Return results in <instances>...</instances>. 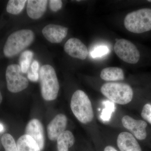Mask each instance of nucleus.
Returning <instances> with one entry per match:
<instances>
[{"label": "nucleus", "instance_id": "nucleus-17", "mask_svg": "<svg viewBox=\"0 0 151 151\" xmlns=\"http://www.w3.org/2000/svg\"><path fill=\"white\" fill-rule=\"evenodd\" d=\"M18 151H41L37 143L31 137L24 134L20 137L17 143Z\"/></svg>", "mask_w": 151, "mask_h": 151}, {"label": "nucleus", "instance_id": "nucleus-10", "mask_svg": "<svg viewBox=\"0 0 151 151\" xmlns=\"http://www.w3.org/2000/svg\"><path fill=\"white\" fill-rule=\"evenodd\" d=\"M64 50L68 55L74 58L84 60L88 55L87 47L80 40L71 38L65 42Z\"/></svg>", "mask_w": 151, "mask_h": 151}, {"label": "nucleus", "instance_id": "nucleus-25", "mask_svg": "<svg viewBox=\"0 0 151 151\" xmlns=\"http://www.w3.org/2000/svg\"><path fill=\"white\" fill-rule=\"evenodd\" d=\"M104 151H118L115 148L111 146H108L105 147Z\"/></svg>", "mask_w": 151, "mask_h": 151}, {"label": "nucleus", "instance_id": "nucleus-22", "mask_svg": "<svg viewBox=\"0 0 151 151\" xmlns=\"http://www.w3.org/2000/svg\"><path fill=\"white\" fill-rule=\"evenodd\" d=\"M109 49L108 47L105 45H100L96 47L91 52V56L93 58L100 57L108 54Z\"/></svg>", "mask_w": 151, "mask_h": 151}, {"label": "nucleus", "instance_id": "nucleus-9", "mask_svg": "<svg viewBox=\"0 0 151 151\" xmlns=\"http://www.w3.org/2000/svg\"><path fill=\"white\" fill-rule=\"evenodd\" d=\"M25 134L29 135L37 143L41 151L45 145V136L43 125L37 119H32L28 123L25 128Z\"/></svg>", "mask_w": 151, "mask_h": 151}, {"label": "nucleus", "instance_id": "nucleus-4", "mask_svg": "<svg viewBox=\"0 0 151 151\" xmlns=\"http://www.w3.org/2000/svg\"><path fill=\"white\" fill-rule=\"evenodd\" d=\"M124 24L128 31L140 34L151 30V9H140L130 13L124 19Z\"/></svg>", "mask_w": 151, "mask_h": 151}, {"label": "nucleus", "instance_id": "nucleus-26", "mask_svg": "<svg viewBox=\"0 0 151 151\" xmlns=\"http://www.w3.org/2000/svg\"><path fill=\"white\" fill-rule=\"evenodd\" d=\"M4 127L1 124H0V132H3L4 131Z\"/></svg>", "mask_w": 151, "mask_h": 151}, {"label": "nucleus", "instance_id": "nucleus-27", "mask_svg": "<svg viewBox=\"0 0 151 151\" xmlns=\"http://www.w3.org/2000/svg\"><path fill=\"white\" fill-rule=\"evenodd\" d=\"M2 95L1 93V92H0V104H1V103L2 101Z\"/></svg>", "mask_w": 151, "mask_h": 151}, {"label": "nucleus", "instance_id": "nucleus-1", "mask_svg": "<svg viewBox=\"0 0 151 151\" xmlns=\"http://www.w3.org/2000/svg\"><path fill=\"white\" fill-rule=\"evenodd\" d=\"M35 35L30 29L17 31L9 36L4 47L5 56L12 58L16 56L33 42Z\"/></svg>", "mask_w": 151, "mask_h": 151}, {"label": "nucleus", "instance_id": "nucleus-24", "mask_svg": "<svg viewBox=\"0 0 151 151\" xmlns=\"http://www.w3.org/2000/svg\"><path fill=\"white\" fill-rule=\"evenodd\" d=\"M63 2L60 0H50L49 1V6L52 12H57L62 8Z\"/></svg>", "mask_w": 151, "mask_h": 151}, {"label": "nucleus", "instance_id": "nucleus-6", "mask_svg": "<svg viewBox=\"0 0 151 151\" xmlns=\"http://www.w3.org/2000/svg\"><path fill=\"white\" fill-rule=\"evenodd\" d=\"M6 78L7 89L12 93L21 92L28 86V80L22 75L20 66L17 64H11L8 66Z\"/></svg>", "mask_w": 151, "mask_h": 151}, {"label": "nucleus", "instance_id": "nucleus-13", "mask_svg": "<svg viewBox=\"0 0 151 151\" xmlns=\"http://www.w3.org/2000/svg\"><path fill=\"white\" fill-rule=\"evenodd\" d=\"M117 143L121 151H142L134 137L129 132L120 133L117 138Z\"/></svg>", "mask_w": 151, "mask_h": 151}, {"label": "nucleus", "instance_id": "nucleus-15", "mask_svg": "<svg viewBox=\"0 0 151 151\" xmlns=\"http://www.w3.org/2000/svg\"><path fill=\"white\" fill-rule=\"evenodd\" d=\"M100 77L106 81H121L124 79V72L120 68H106L101 71Z\"/></svg>", "mask_w": 151, "mask_h": 151}, {"label": "nucleus", "instance_id": "nucleus-18", "mask_svg": "<svg viewBox=\"0 0 151 151\" xmlns=\"http://www.w3.org/2000/svg\"><path fill=\"white\" fill-rule=\"evenodd\" d=\"M26 2V0H10L7 5V12L14 15L19 14L24 8Z\"/></svg>", "mask_w": 151, "mask_h": 151}, {"label": "nucleus", "instance_id": "nucleus-28", "mask_svg": "<svg viewBox=\"0 0 151 151\" xmlns=\"http://www.w3.org/2000/svg\"><path fill=\"white\" fill-rule=\"evenodd\" d=\"M148 1L150 2H151V0H149V1Z\"/></svg>", "mask_w": 151, "mask_h": 151}, {"label": "nucleus", "instance_id": "nucleus-20", "mask_svg": "<svg viewBox=\"0 0 151 151\" xmlns=\"http://www.w3.org/2000/svg\"><path fill=\"white\" fill-rule=\"evenodd\" d=\"M1 142L5 151H18L14 139L10 134H5L3 135Z\"/></svg>", "mask_w": 151, "mask_h": 151}, {"label": "nucleus", "instance_id": "nucleus-7", "mask_svg": "<svg viewBox=\"0 0 151 151\" xmlns=\"http://www.w3.org/2000/svg\"><path fill=\"white\" fill-rule=\"evenodd\" d=\"M114 49L117 56L124 62L136 64L139 60V52L137 47L129 41L124 39L119 40L115 43Z\"/></svg>", "mask_w": 151, "mask_h": 151}, {"label": "nucleus", "instance_id": "nucleus-2", "mask_svg": "<svg viewBox=\"0 0 151 151\" xmlns=\"http://www.w3.org/2000/svg\"><path fill=\"white\" fill-rule=\"evenodd\" d=\"M70 105L73 115L82 124H88L93 120L94 114L92 103L84 91L77 90L74 92Z\"/></svg>", "mask_w": 151, "mask_h": 151}, {"label": "nucleus", "instance_id": "nucleus-14", "mask_svg": "<svg viewBox=\"0 0 151 151\" xmlns=\"http://www.w3.org/2000/svg\"><path fill=\"white\" fill-rule=\"evenodd\" d=\"M47 2L48 1L47 0L27 1V11L28 15L34 19L40 18L46 10Z\"/></svg>", "mask_w": 151, "mask_h": 151}, {"label": "nucleus", "instance_id": "nucleus-21", "mask_svg": "<svg viewBox=\"0 0 151 151\" xmlns=\"http://www.w3.org/2000/svg\"><path fill=\"white\" fill-rule=\"evenodd\" d=\"M39 68V63L36 60L32 62L30 69L27 72V77L31 81L36 82L39 80V74L38 70Z\"/></svg>", "mask_w": 151, "mask_h": 151}, {"label": "nucleus", "instance_id": "nucleus-3", "mask_svg": "<svg viewBox=\"0 0 151 151\" xmlns=\"http://www.w3.org/2000/svg\"><path fill=\"white\" fill-rule=\"evenodd\" d=\"M39 78L42 98L47 101L56 99L60 86L54 68L50 65H42L40 70Z\"/></svg>", "mask_w": 151, "mask_h": 151}, {"label": "nucleus", "instance_id": "nucleus-16", "mask_svg": "<svg viewBox=\"0 0 151 151\" xmlns=\"http://www.w3.org/2000/svg\"><path fill=\"white\" fill-rule=\"evenodd\" d=\"M58 151H68L75 142V138L72 132L68 130H65L58 138Z\"/></svg>", "mask_w": 151, "mask_h": 151}, {"label": "nucleus", "instance_id": "nucleus-11", "mask_svg": "<svg viewBox=\"0 0 151 151\" xmlns=\"http://www.w3.org/2000/svg\"><path fill=\"white\" fill-rule=\"evenodd\" d=\"M67 118L64 114H58L47 125L48 137L52 141L57 140L58 138L65 131L67 125Z\"/></svg>", "mask_w": 151, "mask_h": 151}, {"label": "nucleus", "instance_id": "nucleus-12", "mask_svg": "<svg viewBox=\"0 0 151 151\" xmlns=\"http://www.w3.org/2000/svg\"><path fill=\"white\" fill-rule=\"evenodd\" d=\"M68 28L59 25L50 24L45 27L42 33L47 40L52 43L61 42L67 35Z\"/></svg>", "mask_w": 151, "mask_h": 151}, {"label": "nucleus", "instance_id": "nucleus-23", "mask_svg": "<svg viewBox=\"0 0 151 151\" xmlns=\"http://www.w3.org/2000/svg\"><path fill=\"white\" fill-rule=\"evenodd\" d=\"M141 116L143 119L145 120L151 124V105L150 104H146L143 107L141 113Z\"/></svg>", "mask_w": 151, "mask_h": 151}, {"label": "nucleus", "instance_id": "nucleus-19", "mask_svg": "<svg viewBox=\"0 0 151 151\" xmlns=\"http://www.w3.org/2000/svg\"><path fill=\"white\" fill-rule=\"evenodd\" d=\"M33 53L30 50H26L22 53L19 58V64L22 73H27L29 70L31 62L33 57Z\"/></svg>", "mask_w": 151, "mask_h": 151}, {"label": "nucleus", "instance_id": "nucleus-8", "mask_svg": "<svg viewBox=\"0 0 151 151\" xmlns=\"http://www.w3.org/2000/svg\"><path fill=\"white\" fill-rule=\"evenodd\" d=\"M122 122L124 127L129 130L133 136L139 140H143L147 137L146 128L147 124L145 121L136 120L129 116L122 118Z\"/></svg>", "mask_w": 151, "mask_h": 151}, {"label": "nucleus", "instance_id": "nucleus-5", "mask_svg": "<svg viewBox=\"0 0 151 151\" xmlns=\"http://www.w3.org/2000/svg\"><path fill=\"white\" fill-rule=\"evenodd\" d=\"M101 92L113 103L122 105L131 102L134 94L133 89L129 85L118 82L105 83L101 87Z\"/></svg>", "mask_w": 151, "mask_h": 151}]
</instances>
